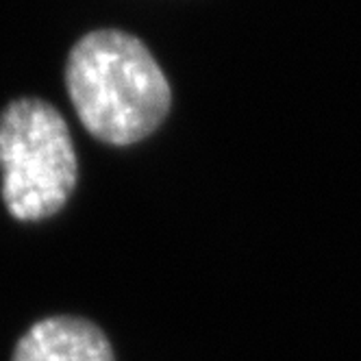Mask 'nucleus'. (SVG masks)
<instances>
[{
    "label": "nucleus",
    "mask_w": 361,
    "mask_h": 361,
    "mask_svg": "<svg viewBox=\"0 0 361 361\" xmlns=\"http://www.w3.org/2000/svg\"><path fill=\"white\" fill-rule=\"evenodd\" d=\"M66 87L83 126L111 146L148 137L172 105L170 83L152 53L118 29L92 31L72 46Z\"/></svg>",
    "instance_id": "nucleus-1"
},
{
    "label": "nucleus",
    "mask_w": 361,
    "mask_h": 361,
    "mask_svg": "<svg viewBox=\"0 0 361 361\" xmlns=\"http://www.w3.org/2000/svg\"><path fill=\"white\" fill-rule=\"evenodd\" d=\"M0 172L11 218L39 222L63 209L79 161L70 128L50 102L24 96L0 111Z\"/></svg>",
    "instance_id": "nucleus-2"
},
{
    "label": "nucleus",
    "mask_w": 361,
    "mask_h": 361,
    "mask_svg": "<svg viewBox=\"0 0 361 361\" xmlns=\"http://www.w3.org/2000/svg\"><path fill=\"white\" fill-rule=\"evenodd\" d=\"M11 361H116L105 331L76 316H50L18 340Z\"/></svg>",
    "instance_id": "nucleus-3"
}]
</instances>
